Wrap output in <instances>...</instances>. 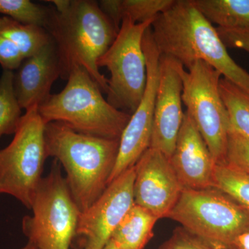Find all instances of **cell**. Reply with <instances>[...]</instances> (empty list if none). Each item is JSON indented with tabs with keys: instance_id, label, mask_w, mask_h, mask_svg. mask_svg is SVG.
Instances as JSON below:
<instances>
[{
	"instance_id": "1",
	"label": "cell",
	"mask_w": 249,
	"mask_h": 249,
	"mask_svg": "<svg viewBox=\"0 0 249 249\" xmlns=\"http://www.w3.org/2000/svg\"><path fill=\"white\" fill-rule=\"evenodd\" d=\"M151 29L160 55L175 59L187 70L202 60L249 93V73L230 56L217 29L193 0H175L169 9L155 18Z\"/></svg>"
},
{
	"instance_id": "2",
	"label": "cell",
	"mask_w": 249,
	"mask_h": 249,
	"mask_svg": "<svg viewBox=\"0 0 249 249\" xmlns=\"http://www.w3.org/2000/svg\"><path fill=\"white\" fill-rule=\"evenodd\" d=\"M54 11L47 31L58 49L61 76L67 80L74 66L84 68L107 93V78L98 61L117 36L112 21L93 0H53Z\"/></svg>"
},
{
	"instance_id": "3",
	"label": "cell",
	"mask_w": 249,
	"mask_h": 249,
	"mask_svg": "<svg viewBox=\"0 0 249 249\" xmlns=\"http://www.w3.org/2000/svg\"><path fill=\"white\" fill-rule=\"evenodd\" d=\"M45 141L47 157L58 160L65 170L72 197L84 212L109 185L120 139L81 134L52 122L45 124Z\"/></svg>"
},
{
	"instance_id": "4",
	"label": "cell",
	"mask_w": 249,
	"mask_h": 249,
	"mask_svg": "<svg viewBox=\"0 0 249 249\" xmlns=\"http://www.w3.org/2000/svg\"><path fill=\"white\" fill-rule=\"evenodd\" d=\"M67 80L60 92L39 106L45 124L60 123L79 133L120 139L132 115L111 106L83 67H73Z\"/></svg>"
},
{
	"instance_id": "5",
	"label": "cell",
	"mask_w": 249,
	"mask_h": 249,
	"mask_svg": "<svg viewBox=\"0 0 249 249\" xmlns=\"http://www.w3.org/2000/svg\"><path fill=\"white\" fill-rule=\"evenodd\" d=\"M168 218L179 223L212 249H236L237 237L249 231V211L213 187L183 189Z\"/></svg>"
},
{
	"instance_id": "6",
	"label": "cell",
	"mask_w": 249,
	"mask_h": 249,
	"mask_svg": "<svg viewBox=\"0 0 249 249\" xmlns=\"http://www.w3.org/2000/svg\"><path fill=\"white\" fill-rule=\"evenodd\" d=\"M32 215L22 218L28 242L37 249H70L76 237L81 212L73 200L62 167L54 160L36 191Z\"/></svg>"
},
{
	"instance_id": "7",
	"label": "cell",
	"mask_w": 249,
	"mask_h": 249,
	"mask_svg": "<svg viewBox=\"0 0 249 249\" xmlns=\"http://www.w3.org/2000/svg\"><path fill=\"white\" fill-rule=\"evenodd\" d=\"M45 127L34 106L23 114L12 142L0 150V195L14 196L29 210L48 158Z\"/></svg>"
},
{
	"instance_id": "8",
	"label": "cell",
	"mask_w": 249,
	"mask_h": 249,
	"mask_svg": "<svg viewBox=\"0 0 249 249\" xmlns=\"http://www.w3.org/2000/svg\"><path fill=\"white\" fill-rule=\"evenodd\" d=\"M154 21L135 24L123 19L116 39L98 61L110 73L107 102L132 115L138 107L147 83V63L142 48L145 31Z\"/></svg>"
},
{
	"instance_id": "9",
	"label": "cell",
	"mask_w": 249,
	"mask_h": 249,
	"mask_svg": "<svg viewBox=\"0 0 249 249\" xmlns=\"http://www.w3.org/2000/svg\"><path fill=\"white\" fill-rule=\"evenodd\" d=\"M220 72L202 60L183 70L182 101L215 164L227 160L230 119L219 92Z\"/></svg>"
},
{
	"instance_id": "10",
	"label": "cell",
	"mask_w": 249,
	"mask_h": 249,
	"mask_svg": "<svg viewBox=\"0 0 249 249\" xmlns=\"http://www.w3.org/2000/svg\"><path fill=\"white\" fill-rule=\"evenodd\" d=\"M142 48L146 58V87L138 107L132 114L121 136L117 160L109 183L134 166L150 147L151 142L160 55L151 27L144 34Z\"/></svg>"
},
{
	"instance_id": "11",
	"label": "cell",
	"mask_w": 249,
	"mask_h": 249,
	"mask_svg": "<svg viewBox=\"0 0 249 249\" xmlns=\"http://www.w3.org/2000/svg\"><path fill=\"white\" fill-rule=\"evenodd\" d=\"M135 167L109 183L99 198L81 213L76 237L78 249H103L121 219L134 204Z\"/></svg>"
},
{
	"instance_id": "12",
	"label": "cell",
	"mask_w": 249,
	"mask_h": 249,
	"mask_svg": "<svg viewBox=\"0 0 249 249\" xmlns=\"http://www.w3.org/2000/svg\"><path fill=\"white\" fill-rule=\"evenodd\" d=\"M134 167V204L158 219L168 217L184 189L170 159L149 147Z\"/></svg>"
},
{
	"instance_id": "13",
	"label": "cell",
	"mask_w": 249,
	"mask_h": 249,
	"mask_svg": "<svg viewBox=\"0 0 249 249\" xmlns=\"http://www.w3.org/2000/svg\"><path fill=\"white\" fill-rule=\"evenodd\" d=\"M185 70L178 60L160 55L155 116L150 147L173 155L182 124V73Z\"/></svg>"
},
{
	"instance_id": "14",
	"label": "cell",
	"mask_w": 249,
	"mask_h": 249,
	"mask_svg": "<svg viewBox=\"0 0 249 249\" xmlns=\"http://www.w3.org/2000/svg\"><path fill=\"white\" fill-rule=\"evenodd\" d=\"M170 160L184 189L200 190L212 187L215 163L186 111Z\"/></svg>"
},
{
	"instance_id": "15",
	"label": "cell",
	"mask_w": 249,
	"mask_h": 249,
	"mask_svg": "<svg viewBox=\"0 0 249 249\" xmlns=\"http://www.w3.org/2000/svg\"><path fill=\"white\" fill-rule=\"evenodd\" d=\"M60 76V56L52 39L37 53L24 58L14 73V92L21 109L27 110L45 102Z\"/></svg>"
},
{
	"instance_id": "16",
	"label": "cell",
	"mask_w": 249,
	"mask_h": 249,
	"mask_svg": "<svg viewBox=\"0 0 249 249\" xmlns=\"http://www.w3.org/2000/svg\"><path fill=\"white\" fill-rule=\"evenodd\" d=\"M158 219L134 204L121 219L110 240L121 249H143L153 236Z\"/></svg>"
},
{
	"instance_id": "17",
	"label": "cell",
	"mask_w": 249,
	"mask_h": 249,
	"mask_svg": "<svg viewBox=\"0 0 249 249\" xmlns=\"http://www.w3.org/2000/svg\"><path fill=\"white\" fill-rule=\"evenodd\" d=\"M175 2V0H103L98 4L119 30L124 18L135 24L154 21Z\"/></svg>"
},
{
	"instance_id": "18",
	"label": "cell",
	"mask_w": 249,
	"mask_h": 249,
	"mask_svg": "<svg viewBox=\"0 0 249 249\" xmlns=\"http://www.w3.org/2000/svg\"><path fill=\"white\" fill-rule=\"evenodd\" d=\"M193 2L218 28L249 31V0H193Z\"/></svg>"
},
{
	"instance_id": "19",
	"label": "cell",
	"mask_w": 249,
	"mask_h": 249,
	"mask_svg": "<svg viewBox=\"0 0 249 249\" xmlns=\"http://www.w3.org/2000/svg\"><path fill=\"white\" fill-rule=\"evenodd\" d=\"M0 34L16 45L24 58L37 53L52 40L45 28L22 24L6 16L0 18Z\"/></svg>"
},
{
	"instance_id": "20",
	"label": "cell",
	"mask_w": 249,
	"mask_h": 249,
	"mask_svg": "<svg viewBox=\"0 0 249 249\" xmlns=\"http://www.w3.org/2000/svg\"><path fill=\"white\" fill-rule=\"evenodd\" d=\"M219 89L231 125L249 140V93L224 77L219 80Z\"/></svg>"
},
{
	"instance_id": "21",
	"label": "cell",
	"mask_w": 249,
	"mask_h": 249,
	"mask_svg": "<svg viewBox=\"0 0 249 249\" xmlns=\"http://www.w3.org/2000/svg\"><path fill=\"white\" fill-rule=\"evenodd\" d=\"M212 187L226 193L249 211V173L227 162L217 163L214 166Z\"/></svg>"
},
{
	"instance_id": "22",
	"label": "cell",
	"mask_w": 249,
	"mask_h": 249,
	"mask_svg": "<svg viewBox=\"0 0 249 249\" xmlns=\"http://www.w3.org/2000/svg\"><path fill=\"white\" fill-rule=\"evenodd\" d=\"M14 78V71L6 70L0 77V138L14 134L22 116L15 95Z\"/></svg>"
},
{
	"instance_id": "23",
	"label": "cell",
	"mask_w": 249,
	"mask_h": 249,
	"mask_svg": "<svg viewBox=\"0 0 249 249\" xmlns=\"http://www.w3.org/2000/svg\"><path fill=\"white\" fill-rule=\"evenodd\" d=\"M54 7L35 4L30 0H0V14L18 22L33 24L47 30Z\"/></svg>"
},
{
	"instance_id": "24",
	"label": "cell",
	"mask_w": 249,
	"mask_h": 249,
	"mask_svg": "<svg viewBox=\"0 0 249 249\" xmlns=\"http://www.w3.org/2000/svg\"><path fill=\"white\" fill-rule=\"evenodd\" d=\"M226 162L249 173V140L231 126L228 137Z\"/></svg>"
},
{
	"instance_id": "25",
	"label": "cell",
	"mask_w": 249,
	"mask_h": 249,
	"mask_svg": "<svg viewBox=\"0 0 249 249\" xmlns=\"http://www.w3.org/2000/svg\"><path fill=\"white\" fill-rule=\"evenodd\" d=\"M157 249H212L204 240L182 227L175 229L171 237Z\"/></svg>"
},
{
	"instance_id": "26",
	"label": "cell",
	"mask_w": 249,
	"mask_h": 249,
	"mask_svg": "<svg viewBox=\"0 0 249 249\" xmlns=\"http://www.w3.org/2000/svg\"><path fill=\"white\" fill-rule=\"evenodd\" d=\"M24 59L16 45L0 34V65L3 70L11 71L17 70Z\"/></svg>"
},
{
	"instance_id": "27",
	"label": "cell",
	"mask_w": 249,
	"mask_h": 249,
	"mask_svg": "<svg viewBox=\"0 0 249 249\" xmlns=\"http://www.w3.org/2000/svg\"><path fill=\"white\" fill-rule=\"evenodd\" d=\"M227 48L242 49L249 53V31L216 28Z\"/></svg>"
},
{
	"instance_id": "28",
	"label": "cell",
	"mask_w": 249,
	"mask_h": 249,
	"mask_svg": "<svg viewBox=\"0 0 249 249\" xmlns=\"http://www.w3.org/2000/svg\"><path fill=\"white\" fill-rule=\"evenodd\" d=\"M236 249H249V231L244 232L235 240Z\"/></svg>"
},
{
	"instance_id": "29",
	"label": "cell",
	"mask_w": 249,
	"mask_h": 249,
	"mask_svg": "<svg viewBox=\"0 0 249 249\" xmlns=\"http://www.w3.org/2000/svg\"><path fill=\"white\" fill-rule=\"evenodd\" d=\"M103 249H121L118 247L117 245L113 242L112 240H110L108 242L107 245H106V247L103 248Z\"/></svg>"
},
{
	"instance_id": "30",
	"label": "cell",
	"mask_w": 249,
	"mask_h": 249,
	"mask_svg": "<svg viewBox=\"0 0 249 249\" xmlns=\"http://www.w3.org/2000/svg\"><path fill=\"white\" fill-rule=\"evenodd\" d=\"M19 249H37L36 248L35 246L33 245L32 244L29 243V242H27V245L24 246V247H22V248Z\"/></svg>"
}]
</instances>
